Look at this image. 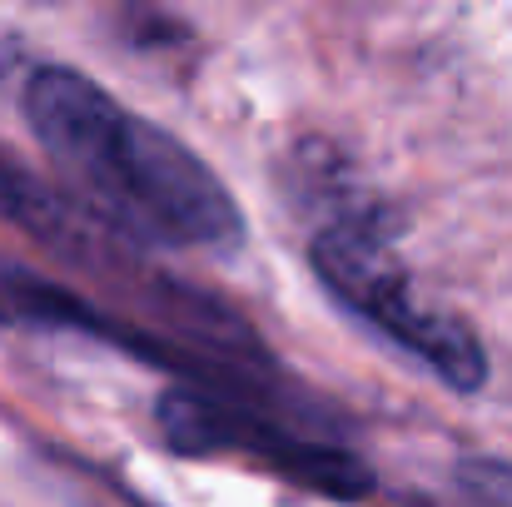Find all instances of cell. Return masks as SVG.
<instances>
[{
  "label": "cell",
  "instance_id": "1",
  "mask_svg": "<svg viewBox=\"0 0 512 507\" xmlns=\"http://www.w3.org/2000/svg\"><path fill=\"white\" fill-rule=\"evenodd\" d=\"M25 120L65 189L110 229L165 249H229L244 239V214L224 179L90 75L40 65L25 80Z\"/></svg>",
  "mask_w": 512,
  "mask_h": 507
},
{
  "label": "cell",
  "instance_id": "2",
  "mask_svg": "<svg viewBox=\"0 0 512 507\" xmlns=\"http://www.w3.org/2000/svg\"><path fill=\"white\" fill-rule=\"evenodd\" d=\"M309 254H314L319 284L348 314H358L368 329H378L403 353L428 363L448 388L473 393L488 383V353H483V338L473 334V324L433 309L418 294V284L408 279V269L383 249L378 234H368L358 224H334V229L314 234Z\"/></svg>",
  "mask_w": 512,
  "mask_h": 507
},
{
  "label": "cell",
  "instance_id": "3",
  "mask_svg": "<svg viewBox=\"0 0 512 507\" xmlns=\"http://www.w3.org/2000/svg\"><path fill=\"white\" fill-rule=\"evenodd\" d=\"M160 423H165L170 448L194 453V458H209V453L264 458L269 468H279V473H289V478H299L319 493H334V498H363L373 488L368 468L358 458H348L343 448L294 438V433L274 428L269 418H259L239 403L194 393V388H174L160 398Z\"/></svg>",
  "mask_w": 512,
  "mask_h": 507
},
{
  "label": "cell",
  "instance_id": "4",
  "mask_svg": "<svg viewBox=\"0 0 512 507\" xmlns=\"http://www.w3.org/2000/svg\"><path fill=\"white\" fill-rule=\"evenodd\" d=\"M0 319L5 324H55V329H95V334H105V324L80 299H70L65 289H55V284H45L35 274H20L5 259H0Z\"/></svg>",
  "mask_w": 512,
  "mask_h": 507
},
{
  "label": "cell",
  "instance_id": "5",
  "mask_svg": "<svg viewBox=\"0 0 512 507\" xmlns=\"http://www.w3.org/2000/svg\"><path fill=\"white\" fill-rule=\"evenodd\" d=\"M0 214L25 224V229H35V234H55V224L65 219V209L45 194V184H35L25 169L10 165L5 155H0Z\"/></svg>",
  "mask_w": 512,
  "mask_h": 507
}]
</instances>
